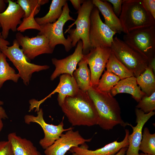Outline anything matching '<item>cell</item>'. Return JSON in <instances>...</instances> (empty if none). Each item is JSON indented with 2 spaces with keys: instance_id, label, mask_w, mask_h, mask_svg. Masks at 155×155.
<instances>
[{
  "instance_id": "4fadbf2b",
  "label": "cell",
  "mask_w": 155,
  "mask_h": 155,
  "mask_svg": "<svg viewBox=\"0 0 155 155\" xmlns=\"http://www.w3.org/2000/svg\"><path fill=\"white\" fill-rule=\"evenodd\" d=\"M92 140L84 138L78 131H74L71 128L45 149L44 153L45 155H65L72 148L90 142Z\"/></svg>"
},
{
  "instance_id": "d4e9b609",
  "label": "cell",
  "mask_w": 155,
  "mask_h": 155,
  "mask_svg": "<svg viewBox=\"0 0 155 155\" xmlns=\"http://www.w3.org/2000/svg\"><path fill=\"white\" fill-rule=\"evenodd\" d=\"M6 56L1 52L0 54V90L6 81L10 80L18 82L20 76L15 70L10 66L6 59Z\"/></svg>"
},
{
  "instance_id": "8992f818",
  "label": "cell",
  "mask_w": 155,
  "mask_h": 155,
  "mask_svg": "<svg viewBox=\"0 0 155 155\" xmlns=\"http://www.w3.org/2000/svg\"><path fill=\"white\" fill-rule=\"evenodd\" d=\"M70 9L67 2L63 7V11L60 17L54 23H48L40 26L41 30L38 35L44 36L49 40L51 47L54 49L59 44L63 45L66 51H69L72 47L71 42L69 35L67 38L64 37L63 28L69 20L75 21V20L69 15Z\"/></svg>"
},
{
  "instance_id": "3957f363",
  "label": "cell",
  "mask_w": 155,
  "mask_h": 155,
  "mask_svg": "<svg viewBox=\"0 0 155 155\" xmlns=\"http://www.w3.org/2000/svg\"><path fill=\"white\" fill-rule=\"evenodd\" d=\"M119 18L125 34L137 28L155 26V19L146 9L142 0H123Z\"/></svg>"
},
{
  "instance_id": "f546056e",
  "label": "cell",
  "mask_w": 155,
  "mask_h": 155,
  "mask_svg": "<svg viewBox=\"0 0 155 155\" xmlns=\"http://www.w3.org/2000/svg\"><path fill=\"white\" fill-rule=\"evenodd\" d=\"M136 108L139 109L145 113H148L155 109V92L150 96L145 95L138 102Z\"/></svg>"
},
{
  "instance_id": "277c9868",
  "label": "cell",
  "mask_w": 155,
  "mask_h": 155,
  "mask_svg": "<svg viewBox=\"0 0 155 155\" xmlns=\"http://www.w3.org/2000/svg\"><path fill=\"white\" fill-rule=\"evenodd\" d=\"M94 7L92 0H84L80 8L76 12L78 14L77 19L68 26L65 32V34L68 32L69 34L72 47L76 46L79 40L82 41L84 55L88 53L92 49L89 39L90 15Z\"/></svg>"
},
{
  "instance_id": "603a6c76",
  "label": "cell",
  "mask_w": 155,
  "mask_h": 155,
  "mask_svg": "<svg viewBox=\"0 0 155 155\" xmlns=\"http://www.w3.org/2000/svg\"><path fill=\"white\" fill-rule=\"evenodd\" d=\"M67 2L66 0H53L49 11L44 16L35 18L40 26L56 22L60 17L63 11V7Z\"/></svg>"
},
{
  "instance_id": "b9f144b4",
  "label": "cell",
  "mask_w": 155,
  "mask_h": 155,
  "mask_svg": "<svg viewBox=\"0 0 155 155\" xmlns=\"http://www.w3.org/2000/svg\"><path fill=\"white\" fill-rule=\"evenodd\" d=\"M139 155H150L145 154L144 153H141L140 154H139Z\"/></svg>"
},
{
  "instance_id": "7bdbcfd3",
  "label": "cell",
  "mask_w": 155,
  "mask_h": 155,
  "mask_svg": "<svg viewBox=\"0 0 155 155\" xmlns=\"http://www.w3.org/2000/svg\"><path fill=\"white\" fill-rule=\"evenodd\" d=\"M1 25L0 24V28H1Z\"/></svg>"
},
{
  "instance_id": "83f0119b",
  "label": "cell",
  "mask_w": 155,
  "mask_h": 155,
  "mask_svg": "<svg viewBox=\"0 0 155 155\" xmlns=\"http://www.w3.org/2000/svg\"><path fill=\"white\" fill-rule=\"evenodd\" d=\"M139 150L145 154L155 155V133H150L147 127L144 129Z\"/></svg>"
},
{
  "instance_id": "9c48e42d",
  "label": "cell",
  "mask_w": 155,
  "mask_h": 155,
  "mask_svg": "<svg viewBox=\"0 0 155 155\" xmlns=\"http://www.w3.org/2000/svg\"><path fill=\"white\" fill-rule=\"evenodd\" d=\"M99 12L94 6L90 15L89 39L92 49L100 47L110 48L116 33L103 22Z\"/></svg>"
},
{
  "instance_id": "60d3db41",
  "label": "cell",
  "mask_w": 155,
  "mask_h": 155,
  "mask_svg": "<svg viewBox=\"0 0 155 155\" xmlns=\"http://www.w3.org/2000/svg\"><path fill=\"white\" fill-rule=\"evenodd\" d=\"M2 119L0 118V132L1 131L3 127V124Z\"/></svg>"
},
{
  "instance_id": "30bf717a",
  "label": "cell",
  "mask_w": 155,
  "mask_h": 155,
  "mask_svg": "<svg viewBox=\"0 0 155 155\" xmlns=\"http://www.w3.org/2000/svg\"><path fill=\"white\" fill-rule=\"evenodd\" d=\"M24 122L30 124L31 123H36L39 124L43 130L44 136L40 139L39 144L42 148L45 150L52 145L61 136L63 133L71 128L64 129L63 120L57 125L47 123L43 117V112L42 108L37 111V115H26L24 118Z\"/></svg>"
},
{
  "instance_id": "5b68a950",
  "label": "cell",
  "mask_w": 155,
  "mask_h": 155,
  "mask_svg": "<svg viewBox=\"0 0 155 155\" xmlns=\"http://www.w3.org/2000/svg\"><path fill=\"white\" fill-rule=\"evenodd\" d=\"M110 48L117 59L136 78L148 66V60L146 56L116 36Z\"/></svg>"
},
{
  "instance_id": "f1b7e54d",
  "label": "cell",
  "mask_w": 155,
  "mask_h": 155,
  "mask_svg": "<svg viewBox=\"0 0 155 155\" xmlns=\"http://www.w3.org/2000/svg\"><path fill=\"white\" fill-rule=\"evenodd\" d=\"M49 1L48 0H18L16 2L24 12L23 18H26L34 11L37 14L40 10L41 6L48 3Z\"/></svg>"
},
{
  "instance_id": "44dd1931",
  "label": "cell",
  "mask_w": 155,
  "mask_h": 155,
  "mask_svg": "<svg viewBox=\"0 0 155 155\" xmlns=\"http://www.w3.org/2000/svg\"><path fill=\"white\" fill-rule=\"evenodd\" d=\"M7 139L13 155H42L31 141L18 136L15 132L9 133Z\"/></svg>"
},
{
  "instance_id": "ac0fdd59",
  "label": "cell",
  "mask_w": 155,
  "mask_h": 155,
  "mask_svg": "<svg viewBox=\"0 0 155 155\" xmlns=\"http://www.w3.org/2000/svg\"><path fill=\"white\" fill-rule=\"evenodd\" d=\"M80 89L73 76L68 74L60 75L59 83L56 88L45 98L42 99L44 102L52 94L58 93L57 100L59 106L63 104L66 97L73 96L77 94Z\"/></svg>"
},
{
  "instance_id": "6da1fadb",
  "label": "cell",
  "mask_w": 155,
  "mask_h": 155,
  "mask_svg": "<svg viewBox=\"0 0 155 155\" xmlns=\"http://www.w3.org/2000/svg\"><path fill=\"white\" fill-rule=\"evenodd\" d=\"M60 107L69 121L73 126L90 127L98 125V115L87 92L80 89L75 95L66 97Z\"/></svg>"
},
{
  "instance_id": "f35d334b",
  "label": "cell",
  "mask_w": 155,
  "mask_h": 155,
  "mask_svg": "<svg viewBox=\"0 0 155 155\" xmlns=\"http://www.w3.org/2000/svg\"><path fill=\"white\" fill-rule=\"evenodd\" d=\"M148 66L152 69L153 72L155 75V57L148 61Z\"/></svg>"
},
{
  "instance_id": "ffe728a7",
  "label": "cell",
  "mask_w": 155,
  "mask_h": 155,
  "mask_svg": "<svg viewBox=\"0 0 155 155\" xmlns=\"http://www.w3.org/2000/svg\"><path fill=\"white\" fill-rule=\"evenodd\" d=\"M110 93L113 97L119 93L129 94L137 102L146 95L138 86L136 78L134 76L120 80L112 89Z\"/></svg>"
},
{
  "instance_id": "5bb4252c",
  "label": "cell",
  "mask_w": 155,
  "mask_h": 155,
  "mask_svg": "<svg viewBox=\"0 0 155 155\" xmlns=\"http://www.w3.org/2000/svg\"><path fill=\"white\" fill-rule=\"evenodd\" d=\"M8 6L4 11L0 13V24L2 31L1 32L3 38L8 37L9 31L16 32L17 26L22 22L24 13L20 6L16 2L7 0Z\"/></svg>"
},
{
  "instance_id": "d6986e66",
  "label": "cell",
  "mask_w": 155,
  "mask_h": 155,
  "mask_svg": "<svg viewBox=\"0 0 155 155\" xmlns=\"http://www.w3.org/2000/svg\"><path fill=\"white\" fill-rule=\"evenodd\" d=\"M92 2L103 16L105 24L116 33L121 34L123 32L119 18L114 13L109 3L105 0H92Z\"/></svg>"
},
{
  "instance_id": "1f68e13d",
  "label": "cell",
  "mask_w": 155,
  "mask_h": 155,
  "mask_svg": "<svg viewBox=\"0 0 155 155\" xmlns=\"http://www.w3.org/2000/svg\"><path fill=\"white\" fill-rule=\"evenodd\" d=\"M0 155H13L11 144L8 140L0 141Z\"/></svg>"
},
{
  "instance_id": "ba28073f",
  "label": "cell",
  "mask_w": 155,
  "mask_h": 155,
  "mask_svg": "<svg viewBox=\"0 0 155 155\" xmlns=\"http://www.w3.org/2000/svg\"><path fill=\"white\" fill-rule=\"evenodd\" d=\"M123 41L148 59L155 57V26L133 30L125 34Z\"/></svg>"
},
{
  "instance_id": "8fae6325",
  "label": "cell",
  "mask_w": 155,
  "mask_h": 155,
  "mask_svg": "<svg viewBox=\"0 0 155 155\" xmlns=\"http://www.w3.org/2000/svg\"><path fill=\"white\" fill-rule=\"evenodd\" d=\"M15 37L28 61L42 54H51L54 50L50 46L48 39L44 35L38 34L29 37L18 32Z\"/></svg>"
},
{
  "instance_id": "7402d4cb",
  "label": "cell",
  "mask_w": 155,
  "mask_h": 155,
  "mask_svg": "<svg viewBox=\"0 0 155 155\" xmlns=\"http://www.w3.org/2000/svg\"><path fill=\"white\" fill-rule=\"evenodd\" d=\"M86 61L83 59L78 64V67L73 73L79 89L86 92L91 87V73Z\"/></svg>"
},
{
  "instance_id": "836d02e7",
  "label": "cell",
  "mask_w": 155,
  "mask_h": 155,
  "mask_svg": "<svg viewBox=\"0 0 155 155\" xmlns=\"http://www.w3.org/2000/svg\"><path fill=\"white\" fill-rule=\"evenodd\" d=\"M146 9L155 19V0H142Z\"/></svg>"
},
{
  "instance_id": "d6a6232c",
  "label": "cell",
  "mask_w": 155,
  "mask_h": 155,
  "mask_svg": "<svg viewBox=\"0 0 155 155\" xmlns=\"http://www.w3.org/2000/svg\"><path fill=\"white\" fill-rule=\"evenodd\" d=\"M113 5V9L115 15L118 17L122 10L123 0H105Z\"/></svg>"
},
{
  "instance_id": "52a82bcc",
  "label": "cell",
  "mask_w": 155,
  "mask_h": 155,
  "mask_svg": "<svg viewBox=\"0 0 155 155\" xmlns=\"http://www.w3.org/2000/svg\"><path fill=\"white\" fill-rule=\"evenodd\" d=\"M1 51L12 62L18 71V74L23 80L24 84H29L32 74L49 69L48 65H39L30 63L28 60L22 49L15 39L11 46L7 47Z\"/></svg>"
},
{
  "instance_id": "2e32d148",
  "label": "cell",
  "mask_w": 155,
  "mask_h": 155,
  "mask_svg": "<svg viewBox=\"0 0 155 155\" xmlns=\"http://www.w3.org/2000/svg\"><path fill=\"white\" fill-rule=\"evenodd\" d=\"M135 111L136 117V126L134 127L131 124H127V125L132 127L133 132L128 137L129 146L126 155H139V146L142 138L143 127L146 123L155 114L154 111L145 113L137 108Z\"/></svg>"
},
{
  "instance_id": "4316f807",
  "label": "cell",
  "mask_w": 155,
  "mask_h": 155,
  "mask_svg": "<svg viewBox=\"0 0 155 155\" xmlns=\"http://www.w3.org/2000/svg\"><path fill=\"white\" fill-rule=\"evenodd\" d=\"M120 80L118 76L113 73L105 71L95 88L101 92H110Z\"/></svg>"
},
{
  "instance_id": "e0dca14e",
  "label": "cell",
  "mask_w": 155,
  "mask_h": 155,
  "mask_svg": "<svg viewBox=\"0 0 155 155\" xmlns=\"http://www.w3.org/2000/svg\"><path fill=\"white\" fill-rule=\"evenodd\" d=\"M125 137L121 142H118L117 140L94 150H89V146L85 143L80 146L72 148L69 151L72 155H114L122 148L128 147L129 130L125 129Z\"/></svg>"
},
{
  "instance_id": "7a4b0ae2",
  "label": "cell",
  "mask_w": 155,
  "mask_h": 155,
  "mask_svg": "<svg viewBox=\"0 0 155 155\" xmlns=\"http://www.w3.org/2000/svg\"><path fill=\"white\" fill-rule=\"evenodd\" d=\"M87 93L97 111L99 120L98 125L103 129L110 130L117 125L125 127L128 123L121 116L119 105L110 92H103L91 87Z\"/></svg>"
},
{
  "instance_id": "484cf974",
  "label": "cell",
  "mask_w": 155,
  "mask_h": 155,
  "mask_svg": "<svg viewBox=\"0 0 155 155\" xmlns=\"http://www.w3.org/2000/svg\"><path fill=\"white\" fill-rule=\"evenodd\" d=\"M105 67L106 70L118 76L120 80L134 76L133 73L117 59L112 51Z\"/></svg>"
},
{
  "instance_id": "ee69618b",
  "label": "cell",
  "mask_w": 155,
  "mask_h": 155,
  "mask_svg": "<svg viewBox=\"0 0 155 155\" xmlns=\"http://www.w3.org/2000/svg\"><path fill=\"white\" fill-rule=\"evenodd\" d=\"M1 52V51H0V54Z\"/></svg>"
},
{
  "instance_id": "e575fe53",
  "label": "cell",
  "mask_w": 155,
  "mask_h": 155,
  "mask_svg": "<svg viewBox=\"0 0 155 155\" xmlns=\"http://www.w3.org/2000/svg\"><path fill=\"white\" fill-rule=\"evenodd\" d=\"M10 44L9 42L4 39L0 32V49L3 50L6 48L8 45Z\"/></svg>"
},
{
  "instance_id": "74e56055",
  "label": "cell",
  "mask_w": 155,
  "mask_h": 155,
  "mask_svg": "<svg viewBox=\"0 0 155 155\" xmlns=\"http://www.w3.org/2000/svg\"><path fill=\"white\" fill-rule=\"evenodd\" d=\"M6 2L7 0H0V13H2L6 9Z\"/></svg>"
},
{
  "instance_id": "ab89813d",
  "label": "cell",
  "mask_w": 155,
  "mask_h": 155,
  "mask_svg": "<svg viewBox=\"0 0 155 155\" xmlns=\"http://www.w3.org/2000/svg\"><path fill=\"white\" fill-rule=\"evenodd\" d=\"M127 148L128 147L122 148L118 152L114 155H125Z\"/></svg>"
},
{
  "instance_id": "7c38bea8",
  "label": "cell",
  "mask_w": 155,
  "mask_h": 155,
  "mask_svg": "<svg viewBox=\"0 0 155 155\" xmlns=\"http://www.w3.org/2000/svg\"><path fill=\"white\" fill-rule=\"evenodd\" d=\"M111 52L110 47H100L92 48L88 53L84 55L83 58L90 67L91 87H97Z\"/></svg>"
},
{
  "instance_id": "d590c367",
  "label": "cell",
  "mask_w": 155,
  "mask_h": 155,
  "mask_svg": "<svg viewBox=\"0 0 155 155\" xmlns=\"http://www.w3.org/2000/svg\"><path fill=\"white\" fill-rule=\"evenodd\" d=\"M84 0H70L74 8L77 11L79 10L81 7V4L83 3Z\"/></svg>"
},
{
  "instance_id": "8d00e7d4",
  "label": "cell",
  "mask_w": 155,
  "mask_h": 155,
  "mask_svg": "<svg viewBox=\"0 0 155 155\" xmlns=\"http://www.w3.org/2000/svg\"><path fill=\"white\" fill-rule=\"evenodd\" d=\"M4 104V102L0 100V118L5 119L8 118V116L4 108L1 106Z\"/></svg>"
},
{
  "instance_id": "9a60e30c",
  "label": "cell",
  "mask_w": 155,
  "mask_h": 155,
  "mask_svg": "<svg viewBox=\"0 0 155 155\" xmlns=\"http://www.w3.org/2000/svg\"><path fill=\"white\" fill-rule=\"evenodd\" d=\"M83 42L81 40L77 42L73 53L63 59H52V63L55 69L50 77L53 81L57 77L63 74H68L73 76V73L76 69L79 62L83 59Z\"/></svg>"
},
{
  "instance_id": "cb8c5ba5",
  "label": "cell",
  "mask_w": 155,
  "mask_h": 155,
  "mask_svg": "<svg viewBox=\"0 0 155 155\" xmlns=\"http://www.w3.org/2000/svg\"><path fill=\"white\" fill-rule=\"evenodd\" d=\"M136 78L137 84L146 95L150 96L155 92V75L149 66Z\"/></svg>"
},
{
  "instance_id": "4dcf8cb0",
  "label": "cell",
  "mask_w": 155,
  "mask_h": 155,
  "mask_svg": "<svg viewBox=\"0 0 155 155\" xmlns=\"http://www.w3.org/2000/svg\"><path fill=\"white\" fill-rule=\"evenodd\" d=\"M37 14L35 11H33L28 18H23L21 23L17 28V31L23 32L29 29H34L40 31V26L36 22L34 16Z\"/></svg>"
}]
</instances>
